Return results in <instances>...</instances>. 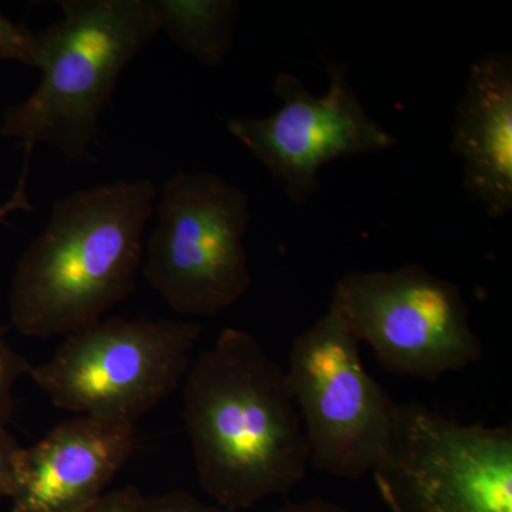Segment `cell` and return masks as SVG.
<instances>
[{
    "mask_svg": "<svg viewBox=\"0 0 512 512\" xmlns=\"http://www.w3.org/2000/svg\"><path fill=\"white\" fill-rule=\"evenodd\" d=\"M183 419L202 490L227 511L291 493L309 466L285 370L241 329L192 360Z\"/></svg>",
    "mask_w": 512,
    "mask_h": 512,
    "instance_id": "obj_1",
    "label": "cell"
},
{
    "mask_svg": "<svg viewBox=\"0 0 512 512\" xmlns=\"http://www.w3.org/2000/svg\"><path fill=\"white\" fill-rule=\"evenodd\" d=\"M148 178L94 185L60 198L20 256L10 322L29 338L67 336L106 318L136 288L157 204Z\"/></svg>",
    "mask_w": 512,
    "mask_h": 512,
    "instance_id": "obj_2",
    "label": "cell"
},
{
    "mask_svg": "<svg viewBox=\"0 0 512 512\" xmlns=\"http://www.w3.org/2000/svg\"><path fill=\"white\" fill-rule=\"evenodd\" d=\"M63 18L37 32L39 86L3 116V137L93 160L101 114L121 73L160 32L153 0H62Z\"/></svg>",
    "mask_w": 512,
    "mask_h": 512,
    "instance_id": "obj_3",
    "label": "cell"
},
{
    "mask_svg": "<svg viewBox=\"0 0 512 512\" xmlns=\"http://www.w3.org/2000/svg\"><path fill=\"white\" fill-rule=\"evenodd\" d=\"M200 336L187 320L104 318L64 336L29 376L57 409L136 426L183 384Z\"/></svg>",
    "mask_w": 512,
    "mask_h": 512,
    "instance_id": "obj_4",
    "label": "cell"
},
{
    "mask_svg": "<svg viewBox=\"0 0 512 512\" xmlns=\"http://www.w3.org/2000/svg\"><path fill=\"white\" fill-rule=\"evenodd\" d=\"M154 212L141 271L174 312L214 316L248 292L244 191L217 174L181 171L164 184Z\"/></svg>",
    "mask_w": 512,
    "mask_h": 512,
    "instance_id": "obj_5",
    "label": "cell"
},
{
    "mask_svg": "<svg viewBox=\"0 0 512 512\" xmlns=\"http://www.w3.org/2000/svg\"><path fill=\"white\" fill-rule=\"evenodd\" d=\"M359 343L330 303L328 312L293 340L285 370L309 464L352 481L376 467L397 410L389 393L367 373Z\"/></svg>",
    "mask_w": 512,
    "mask_h": 512,
    "instance_id": "obj_6",
    "label": "cell"
},
{
    "mask_svg": "<svg viewBox=\"0 0 512 512\" xmlns=\"http://www.w3.org/2000/svg\"><path fill=\"white\" fill-rule=\"evenodd\" d=\"M372 473L392 512H512V429L397 404Z\"/></svg>",
    "mask_w": 512,
    "mask_h": 512,
    "instance_id": "obj_7",
    "label": "cell"
},
{
    "mask_svg": "<svg viewBox=\"0 0 512 512\" xmlns=\"http://www.w3.org/2000/svg\"><path fill=\"white\" fill-rule=\"evenodd\" d=\"M332 305L392 375L437 382L483 356L463 292L423 266L349 272Z\"/></svg>",
    "mask_w": 512,
    "mask_h": 512,
    "instance_id": "obj_8",
    "label": "cell"
},
{
    "mask_svg": "<svg viewBox=\"0 0 512 512\" xmlns=\"http://www.w3.org/2000/svg\"><path fill=\"white\" fill-rule=\"evenodd\" d=\"M328 74V93L313 96L301 80L279 73L274 90L281 109L264 119L234 117L227 123L231 136L265 165L298 205L318 190L319 171L326 164L397 144L396 137L367 116L348 82L345 64H329Z\"/></svg>",
    "mask_w": 512,
    "mask_h": 512,
    "instance_id": "obj_9",
    "label": "cell"
},
{
    "mask_svg": "<svg viewBox=\"0 0 512 512\" xmlns=\"http://www.w3.org/2000/svg\"><path fill=\"white\" fill-rule=\"evenodd\" d=\"M136 448V426L76 416L20 447L8 512H83Z\"/></svg>",
    "mask_w": 512,
    "mask_h": 512,
    "instance_id": "obj_10",
    "label": "cell"
},
{
    "mask_svg": "<svg viewBox=\"0 0 512 512\" xmlns=\"http://www.w3.org/2000/svg\"><path fill=\"white\" fill-rule=\"evenodd\" d=\"M451 150L464 168V185L488 217L512 210V60L488 53L471 64L451 128Z\"/></svg>",
    "mask_w": 512,
    "mask_h": 512,
    "instance_id": "obj_11",
    "label": "cell"
},
{
    "mask_svg": "<svg viewBox=\"0 0 512 512\" xmlns=\"http://www.w3.org/2000/svg\"><path fill=\"white\" fill-rule=\"evenodd\" d=\"M158 25L183 52L205 66L228 56L239 3L232 0H153Z\"/></svg>",
    "mask_w": 512,
    "mask_h": 512,
    "instance_id": "obj_12",
    "label": "cell"
},
{
    "mask_svg": "<svg viewBox=\"0 0 512 512\" xmlns=\"http://www.w3.org/2000/svg\"><path fill=\"white\" fill-rule=\"evenodd\" d=\"M30 369L32 365L9 345L0 329V426H6L12 417L13 390Z\"/></svg>",
    "mask_w": 512,
    "mask_h": 512,
    "instance_id": "obj_13",
    "label": "cell"
},
{
    "mask_svg": "<svg viewBox=\"0 0 512 512\" xmlns=\"http://www.w3.org/2000/svg\"><path fill=\"white\" fill-rule=\"evenodd\" d=\"M37 32L0 13V63L19 62L35 67Z\"/></svg>",
    "mask_w": 512,
    "mask_h": 512,
    "instance_id": "obj_14",
    "label": "cell"
},
{
    "mask_svg": "<svg viewBox=\"0 0 512 512\" xmlns=\"http://www.w3.org/2000/svg\"><path fill=\"white\" fill-rule=\"evenodd\" d=\"M83 512H153L151 497L140 488L126 485L119 490L107 491Z\"/></svg>",
    "mask_w": 512,
    "mask_h": 512,
    "instance_id": "obj_15",
    "label": "cell"
},
{
    "mask_svg": "<svg viewBox=\"0 0 512 512\" xmlns=\"http://www.w3.org/2000/svg\"><path fill=\"white\" fill-rule=\"evenodd\" d=\"M151 505L153 512H231L218 505L202 503L194 495L181 490L151 497Z\"/></svg>",
    "mask_w": 512,
    "mask_h": 512,
    "instance_id": "obj_16",
    "label": "cell"
},
{
    "mask_svg": "<svg viewBox=\"0 0 512 512\" xmlns=\"http://www.w3.org/2000/svg\"><path fill=\"white\" fill-rule=\"evenodd\" d=\"M20 446L15 437L0 426V501L9 500L15 481V463Z\"/></svg>",
    "mask_w": 512,
    "mask_h": 512,
    "instance_id": "obj_17",
    "label": "cell"
},
{
    "mask_svg": "<svg viewBox=\"0 0 512 512\" xmlns=\"http://www.w3.org/2000/svg\"><path fill=\"white\" fill-rule=\"evenodd\" d=\"M26 177H28V167H25V171H23L18 187L13 192L12 197L5 204L0 205V224L13 212L32 211V204H30L28 197V178Z\"/></svg>",
    "mask_w": 512,
    "mask_h": 512,
    "instance_id": "obj_18",
    "label": "cell"
},
{
    "mask_svg": "<svg viewBox=\"0 0 512 512\" xmlns=\"http://www.w3.org/2000/svg\"><path fill=\"white\" fill-rule=\"evenodd\" d=\"M276 512H352L346 510V508L340 507L338 504L330 503V501L319 500H309L305 501V503H295L285 505L284 508L278 510Z\"/></svg>",
    "mask_w": 512,
    "mask_h": 512,
    "instance_id": "obj_19",
    "label": "cell"
}]
</instances>
